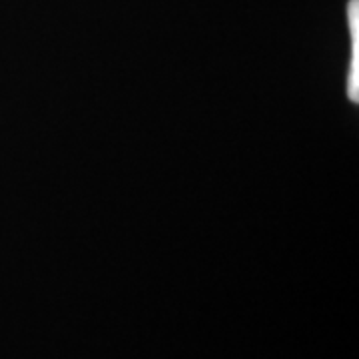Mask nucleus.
I'll list each match as a JSON object with an SVG mask.
<instances>
[{"label": "nucleus", "mask_w": 359, "mask_h": 359, "mask_svg": "<svg viewBox=\"0 0 359 359\" xmlns=\"http://www.w3.org/2000/svg\"><path fill=\"white\" fill-rule=\"evenodd\" d=\"M358 58H359V48H353V66H351V74H349V96L351 100H358Z\"/></svg>", "instance_id": "1"}, {"label": "nucleus", "mask_w": 359, "mask_h": 359, "mask_svg": "<svg viewBox=\"0 0 359 359\" xmlns=\"http://www.w3.org/2000/svg\"><path fill=\"white\" fill-rule=\"evenodd\" d=\"M349 25L353 28V46H358V0L349 2Z\"/></svg>", "instance_id": "2"}]
</instances>
